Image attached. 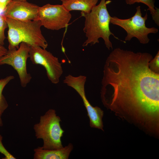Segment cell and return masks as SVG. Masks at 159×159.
Masks as SVG:
<instances>
[{"mask_svg": "<svg viewBox=\"0 0 159 159\" xmlns=\"http://www.w3.org/2000/svg\"><path fill=\"white\" fill-rule=\"evenodd\" d=\"M1 115H0V127H1L3 125V122L1 118Z\"/></svg>", "mask_w": 159, "mask_h": 159, "instance_id": "20", "label": "cell"}, {"mask_svg": "<svg viewBox=\"0 0 159 159\" xmlns=\"http://www.w3.org/2000/svg\"><path fill=\"white\" fill-rule=\"evenodd\" d=\"M3 137L0 134V153L4 155L5 157L3 159H16V158L9 153L4 147L2 143Z\"/></svg>", "mask_w": 159, "mask_h": 159, "instance_id": "17", "label": "cell"}, {"mask_svg": "<svg viewBox=\"0 0 159 159\" xmlns=\"http://www.w3.org/2000/svg\"><path fill=\"white\" fill-rule=\"evenodd\" d=\"M39 7L26 1L12 0L3 15L6 17L19 21L38 20Z\"/></svg>", "mask_w": 159, "mask_h": 159, "instance_id": "9", "label": "cell"}, {"mask_svg": "<svg viewBox=\"0 0 159 159\" xmlns=\"http://www.w3.org/2000/svg\"><path fill=\"white\" fill-rule=\"evenodd\" d=\"M150 70L156 74H159V51H158L155 57L150 61L149 64Z\"/></svg>", "mask_w": 159, "mask_h": 159, "instance_id": "16", "label": "cell"}, {"mask_svg": "<svg viewBox=\"0 0 159 159\" xmlns=\"http://www.w3.org/2000/svg\"><path fill=\"white\" fill-rule=\"evenodd\" d=\"M12 0H0V14H3L8 4Z\"/></svg>", "mask_w": 159, "mask_h": 159, "instance_id": "18", "label": "cell"}, {"mask_svg": "<svg viewBox=\"0 0 159 159\" xmlns=\"http://www.w3.org/2000/svg\"><path fill=\"white\" fill-rule=\"evenodd\" d=\"M84 105L90 120V125L91 127L97 128L103 130L102 118L103 111L99 107L92 106L86 97L82 98Z\"/></svg>", "mask_w": 159, "mask_h": 159, "instance_id": "11", "label": "cell"}, {"mask_svg": "<svg viewBox=\"0 0 159 159\" xmlns=\"http://www.w3.org/2000/svg\"><path fill=\"white\" fill-rule=\"evenodd\" d=\"M111 2L109 0H101L99 4L94 7L90 12H81L82 16L85 19L83 30L87 38L83 44V47L87 46L89 44L92 45L99 43V39L102 38L106 47L110 50L113 48L110 40V35L120 40L110 29L111 16L107 10V5Z\"/></svg>", "mask_w": 159, "mask_h": 159, "instance_id": "2", "label": "cell"}, {"mask_svg": "<svg viewBox=\"0 0 159 159\" xmlns=\"http://www.w3.org/2000/svg\"><path fill=\"white\" fill-rule=\"evenodd\" d=\"M146 13L144 17L142 16L140 6L136 8V11L132 17L127 19H120L116 16H111L110 23L117 25L123 29L127 33L125 40L130 41L133 37L136 38L140 43L145 44L150 41L148 35L150 33L156 34L158 29L154 27L146 26L145 22L147 19Z\"/></svg>", "mask_w": 159, "mask_h": 159, "instance_id": "5", "label": "cell"}, {"mask_svg": "<svg viewBox=\"0 0 159 159\" xmlns=\"http://www.w3.org/2000/svg\"><path fill=\"white\" fill-rule=\"evenodd\" d=\"M7 51L8 50L3 45L0 44V58L5 55Z\"/></svg>", "mask_w": 159, "mask_h": 159, "instance_id": "19", "label": "cell"}, {"mask_svg": "<svg viewBox=\"0 0 159 159\" xmlns=\"http://www.w3.org/2000/svg\"><path fill=\"white\" fill-rule=\"evenodd\" d=\"M21 0L26 1L27 0Z\"/></svg>", "mask_w": 159, "mask_h": 159, "instance_id": "22", "label": "cell"}, {"mask_svg": "<svg viewBox=\"0 0 159 159\" xmlns=\"http://www.w3.org/2000/svg\"><path fill=\"white\" fill-rule=\"evenodd\" d=\"M29 50L30 46L21 42L18 49H8L6 54L0 58V65H10L16 71L22 87H26L32 78L26 69V62L29 58Z\"/></svg>", "mask_w": 159, "mask_h": 159, "instance_id": "6", "label": "cell"}, {"mask_svg": "<svg viewBox=\"0 0 159 159\" xmlns=\"http://www.w3.org/2000/svg\"><path fill=\"white\" fill-rule=\"evenodd\" d=\"M73 148L72 144L62 148L53 150H46L38 147L34 150V159H68Z\"/></svg>", "mask_w": 159, "mask_h": 159, "instance_id": "10", "label": "cell"}, {"mask_svg": "<svg viewBox=\"0 0 159 159\" xmlns=\"http://www.w3.org/2000/svg\"><path fill=\"white\" fill-rule=\"evenodd\" d=\"M153 58L148 53L115 48L106 59L101 82L104 105L147 128L159 125V74L149 67Z\"/></svg>", "mask_w": 159, "mask_h": 159, "instance_id": "1", "label": "cell"}, {"mask_svg": "<svg viewBox=\"0 0 159 159\" xmlns=\"http://www.w3.org/2000/svg\"><path fill=\"white\" fill-rule=\"evenodd\" d=\"M127 4L132 5L136 3H141L146 5L153 19L157 25H159V9L155 7V0H125Z\"/></svg>", "mask_w": 159, "mask_h": 159, "instance_id": "13", "label": "cell"}, {"mask_svg": "<svg viewBox=\"0 0 159 159\" xmlns=\"http://www.w3.org/2000/svg\"><path fill=\"white\" fill-rule=\"evenodd\" d=\"M8 27V25L5 17L2 14H0V44L3 45L6 37L5 30Z\"/></svg>", "mask_w": 159, "mask_h": 159, "instance_id": "15", "label": "cell"}, {"mask_svg": "<svg viewBox=\"0 0 159 159\" xmlns=\"http://www.w3.org/2000/svg\"><path fill=\"white\" fill-rule=\"evenodd\" d=\"M29 56L32 64L44 67L48 78L52 83H59L63 71L58 58L46 49L37 46H30Z\"/></svg>", "mask_w": 159, "mask_h": 159, "instance_id": "8", "label": "cell"}, {"mask_svg": "<svg viewBox=\"0 0 159 159\" xmlns=\"http://www.w3.org/2000/svg\"><path fill=\"white\" fill-rule=\"evenodd\" d=\"M61 120L56 111L48 110L41 116L39 122L34 125L33 128L37 139L43 140L42 148L46 150L60 149L63 147L61 138L64 131L60 124Z\"/></svg>", "mask_w": 159, "mask_h": 159, "instance_id": "4", "label": "cell"}, {"mask_svg": "<svg viewBox=\"0 0 159 159\" xmlns=\"http://www.w3.org/2000/svg\"><path fill=\"white\" fill-rule=\"evenodd\" d=\"M60 0L62 2L63 1H65L67 0Z\"/></svg>", "mask_w": 159, "mask_h": 159, "instance_id": "21", "label": "cell"}, {"mask_svg": "<svg viewBox=\"0 0 159 159\" xmlns=\"http://www.w3.org/2000/svg\"><path fill=\"white\" fill-rule=\"evenodd\" d=\"M14 78L13 76L10 75L0 80V115H1L8 107L6 99L2 94L3 90L6 85Z\"/></svg>", "mask_w": 159, "mask_h": 159, "instance_id": "14", "label": "cell"}, {"mask_svg": "<svg viewBox=\"0 0 159 159\" xmlns=\"http://www.w3.org/2000/svg\"><path fill=\"white\" fill-rule=\"evenodd\" d=\"M98 0H67L62 2V4L68 11L79 10L88 13L97 3Z\"/></svg>", "mask_w": 159, "mask_h": 159, "instance_id": "12", "label": "cell"}, {"mask_svg": "<svg viewBox=\"0 0 159 159\" xmlns=\"http://www.w3.org/2000/svg\"><path fill=\"white\" fill-rule=\"evenodd\" d=\"M72 18L70 11L63 5L47 4L39 7L38 20L42 26L51 30H59L67 26Z\"/></svg>", "mask_w": 159, "mask_h": 159, "instance_id": "7", "label": "cell"}, {"mask_svg": "<svg viewBox=\"0 0 159 159\" xmlns=\"http://www.w3.org/2000/svg\"><path fill=\"white\" fill-rule=\"evenodd\" d=\"M8 25V49L19 48L24 42L30 46H37L46 49L48 44L42 33L39 20L22 21L5 17Z\"/></svg>", "mask_w": 159, "mask_h": 159, "instance_id": "3", "label": "cell"}]
</instances>
